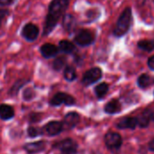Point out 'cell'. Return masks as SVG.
I'll use <instances>...</instances> for the list:
<instances>
[{"instance_id": "obj_1", "label": "cell", "mask_w": 154, "mask_h": 154, "mask_svg": "<svg viewBox=\"0 0 154 154\" xmlns=\"http://www.w3.org/2000/svg\"><path fill=\"white\" fill-rule=\"evenodd\" d=\"M69 4V0H52L49 6V12L43 27V35L50 34L58 23L60 16L65 13Z\"/></svg>"}, {"instance_id": "obj_2", "label": "cell", "mask_w": 154, "mask_h": 154, "mask_svg": "<svg viewBox=\"0 0 154 154\" xmlns=\"http://www.w3.org/2000/svg\"><path fill=\"white\" fill-rule=\"evenodd\" d=\"M132 23V10L130 7H127L120 15L116 27L114 29V34L117 37H121L124 34H125Z\"/></svg>"}, {"instance_id": "obj_3", "label": "cell", "mask_w": 154, "mask_h": 154, "mask_svg": "<svg viewBox=\"0 0 154 154\" xmlns=\"http://www.w3.org/2000/svg\"><path fill=\"white\" fill-rule=\"evenodd\" d=\"M78 143L71 138H65L55 143L52 145V150L58 151L59 154H76L78 152Z\"/></svg>"}, {"instance_id": "obj_4", "label": "cell", "mask_w": 154, "mask_h": 154, "mask_svg": "<svg viewBox=\"0 0 154 154\" xmlns=\"http://www.w3.org/2000/svg\"><path fill=\"white\" fill-rule=\"evenodd\" d=\"M49 104L51 106H54V107L60 106L61 105H65L67 106H71L76 104V100L69 94L63 93V92H58L51 98Z\"/></svg>"}, {"instance_id": "obj_5", "label": "cell", "mask_w": 154, "mask_h": 154, "mask_svg": "<svg viewBox=\"0 0 154 154\" xmlns=\"http://www.w3.org/2000/svg\"><path fill=\"white\" fill-rule=\"evenodd\" d=\"M102 78V70L99 68H92L88 69L82 78V84L86 87L90 86Z\"/></svg>"}, {"instance_id": "obj_6", "label": "cell", "mask_w": 154, "mask_h": 154, "mask_svg": "<svg viewBox=\"0 0 154 154\" xmlns=\"http://www.w3.org/2000/svg\"><path fill=\"white\" fill-rule=\"evenodd\" d=\"M47 142L44 140H40L33 143H27L23 144V150L27 154H36L42 152L46 150Z\"/></svg>"}, {"instance_id": "obj_7", "label": "cell", "mask_w": 154, "mask_h": 154, "mask_svg": "<svg viewBox=\"0 0 154 154\" xmlns=\"http://www.w3.org/2000/svg\"><path fill=\"white\" fill-rule=\"evenodd\" d=\"M123 143L122 137L119 134L109 132L105 136V143L110 150H117L121 147Z\"/></svg>"}, {"instance_id": "obj_8", "label": "cell", "mask_w": 154, "mask_h": 154, "mask_svg": "<svg viewBox=\"0 0 154 154\" xmlns=\"http://www.w3.org/2000/svg\"><path fill=\"white\" fill-rule=\"evenodd\" d=\"M95 40L94 34L88 30H80L75 36V42L79 46H88Z\"/></svg>"}, {"instance_id": "obj_9", "label": "cell", "mask_w": 154, "mask_h": 154, "mask_svg": "<svg viewBox=\"0 0 154 154\" xmlns=\"http://www.w3.org/2000/svg\"><path fill=\"white\" fill-rule=\"evenodd\" d=\"M42 129H43V133L45 134H47L48 136H51V137H54V136L59 135L64 130V127H63L62 122L51 121V122L47 123L42 127Z\"/></svg>"}, {"instance_id": "obj_10", "label": "cell", "mask_w": 154, "mask_h": 154, "mask_svg": "<svg viewBox=\"0 0 154 154\" xmlns=\"http://www.w3.org/2000/svg\"><path fill=\"white\" fill-rule=\"evenodd\" d=\"M80 122V116L77 112H69L65 115L62 125L64 129L66 130H71L74 129Z\"/></svg>"}, {"instance_id": "obj_11", "label": "cell", "mask_w": 154, "mask_h": 154, "mask_svg": "<svg viewBox=\"0 0 154 154\" xmlns=\"http://www.w3.org/2000/svg\"><path fill=\"white\" fill-rule=\"evenodd\" d=\"M38 34H39V28L33 23L25 24L22 30V36L29 42L35 41L38 37Z\"/></svg>"}, {"instance_id": "obj_12", "label": "cell", "mask_w": 154, "mask_h": 154, "mask_svg": "<svg viewBox=\"0 0 154 154\" xmlns=\"http://www.w3.org/2000/svg\"><path fill=\"white\" fill-rule=\"evenodd\" d=\"M40 51H41V53H42V57L45 58V59L53 58L59 52L58 47L55 46L54 44H51V43H45V44H43L41 47Z\"/></svg>"}, {"instance_id": "obj_13", "label": "cell", "mask_w": 154, "mask_h": 154, "mask_svg": "<svg viewBox=\"0 0 154 154\" xmlns=\"http://www.w3.org/2000/svg\"><path fill=\"white\" fill-rule=\"evenodd\" d=\"M15 116L14 109L12 106L7 104H0V119L3 121H8L14 118Z\"/></svg>"}, {"instance_id": "obj_14", "label": "cell", "mask_w": 154, "mask_h": 154, "mask_svg": "<svg viewBox=\"0 0 154 154\" xmlns=\"http://www.w3.org/2000/svg\"><path fill=\"white\" fill-rule=\"evenodd\" d=\"M119 129H134L137 125V119L134 117H124L117 123Z\"/></svg>"}, {"instance_id": "obj_15", "label": "cell", "mask_w": 154, "mask_h": 154, "mask_svg": "<svg viewBox=\"0 0 154 154\" xmlns=\"http://www.w3.org/2000/svg\"><path fill=\"white\" fill-rule=\"evenodd\" d=\"M62 24H63V27L65 28L66 31L71 32L74 31L76 25H77V22H76V19L75 17L70 14H67L63 16V20H62Z\"/></svg>"}, {"instance_id": "obj_16", "label": "cell", "mask_w": 154, "mask_h": 154, "mask_svg": "<svg viewBox=\"0 0 154 154\" xmlns=\"http://www.w3.org/2000/svg\"><path fill=\"white\" fill-rule=\"evenodd\" d=\"M154 113H152L151 111H145L142 116H139L137 119V125L140 127H147L150 124L151 119H152Z\"/></svg>"}, {"instance_id": "obj_17", "label": "cell", "mask_w": 154, "mask_h": 154, "mask_svg": "<svg viewBox=\"0 0 154 154\" xmlns=\"http://www.w3.org/2000/svg\"><path fill=\"white\" fill-rule=\"evenodd\" d=\"M120 110H121V104L116 99H113V100L109 101L105 106V112L107 114H110V115L116 114Z\"/></svg>"}, {"instance_id": "obj_18", "label": "cell", "mask_w": 154, "mask_h": 154, "mask_svg": "<svg viewBox=\"0 0 154 154\" xmlns=\"http://www.w3.org/2000/svg\"><path fill=\"white\" fill-rule=\"evenodd\" d=\"M28 79H18L17 81L14 82V84L12 86V88H10V90L8 91V95L10 97H15L18 95L19 91L21 90V88L25 86L28 83Z\"/></svg>"}, {"instance_id": "obj_19", "label": "cell", "mask_w": 154, "mask_h": 154, "mask_svg": "<svg viewBox=\"0 0 154 154\" xmlns=\"http://www.w3.org/2000/svg\"><path fill=\"white\" fill-rule=\"evenodd\" d=\"M59 48H60V50L62 52L68 53V54L72 53L76 50L75 45L71 42H69L68 40H62V41H60V43H59Z\"/></svg>"}, {"instance_id": "obj_20", "label": "cell", "mask_w": 154, "mask_h": 154, "mask_svg": "<svg viewBox=\"0 0 154 154\" xmlns=\"http://www.w3.org/2000/svg\"><path fill=\"white\" fill-rule=\"evenodd\" d=\"M43 134H44L43 129L41 128V127L30 125L27 128V135H28V137H30L32 139L36 138V137H39V136H42Z\"/></svg>"}, {"instance_id": "obj_21", "label": "cell", "mask_w": 154, "mask_h": 154, "mask_svg": "<svg viewBox=\"0 0 154 154\" xmlns=\"http://www.w3.org/2000/svg\"><path fill=\"white\" fill-rule=\"evenodd\" d=\"M108 89H109V87L106 83H100L99 85H97L96 88H95V93H96V96L97 97V98L101 99L103 98L106 93L108 92Z\"/></svg>"}, {"instance_id": "obj_22", "label": "cell", "mask_w": 154, "mask_h": 154, "mask_svg": "<svg viewBox=\"0 0 154 154\" xmlns=\"http://www.w3.org/2000/svg\"><path fill=\"white\" fill-rule=\"evenodd\" d=\"M63 76H64V79L67 80V81H74L77 78V73H76V70L73 67L71 66H68L65 68L64 69V73H63Z\"/></svg>"}, {"instance_id": "obj_23", "label": "cell", "mask_w": 154, "mask_h": 154, "mask_svg": "<svg viewBox=\"0 0 154 154\" xmlns=\"http://www.w3.org/2000/svg\"><path fill=\"white\" fill-rule=\"evenodd\" d=\"M66 62H67L66 57H64V56H60V57H58V58H56V59L54 60V61H53V63H52V68H53L54 70L60 71V70H61V69L65 67Z\"/></svg>"}, {"instance_id": "obj_24", "label": "cell", "mask_w": 154, "mask_h": 154, "mask_svg": "<svg viewBox=\"0 0 154 154\" xmlns=\"http://www.w3.org/2000/svg\"><path fill=\"white\" fill-rule=\"evenodd\" d=\"M138 47L145 51H152L154 49V42L151 40H142L138 42Z\"/></svg>"}, {"instance_id": "obj_25", "label": "cell", "mask_w": 154, "mask_h": 154, "mask_svg": "<svg viewBox=\"0 0 154 154\" xmlns=\"http://www.w3.org/2000/svg\"><path fill=\"white\" fill-rule=\"evenodd\" d=\"M152 84V78L148 74H143L138 79V85L142 88H146Z\"/></svg>"}, {"instance_id": "obj_26", "label": "cell", "mask_w": 154, "mask_h": 154, "mask_svg": "<svg viewBox=\"0 0 154 154\" xmlns=\"http://www.w3.org/2000/svg\"><path fill=\"white\" fill-rule=\"evenodd\" d=\"M35 96H36V93L32 88H25L23 92V98L24 101H31L35 97Z\"/></svg>"}, {"instance_id": "obj_27", "label": "cell", "mask_w": 154, "mask_h": 154, "mask_svg": "<svg viewBox=\"0 0 154 154\" xmlns=\"http://www.w3.org/2000/svg\"><path fill=\"white\" fill-rule=\"evenodd\" d=\"M42 113L32 112V113H30V115L28 116V122L31 125L36 124V123H39L42 120Z\"/></svg>"}, {"instance_id": "obj_28", "label": "cell", "mask_w": 154, "mask_h": 154, "mask_svg": "<svg viewBox=\"0 0 154 154\" xmlns=\"http://www.w3.org/2000/svg\"><path fill=\"white\" fill-rule=\"evenodd\" d=\"M8 14H9V11L8 10H6V9H0V27L2 26L4 21L8 16Z\"/></svg>"}, {"instance_id": "obj_29", "label": "cell", "mask_w": 154, "mask_h": 154, "mask_svg": "<svg viewBox=\"0 0 154 154\" xmlns=\"http://www.w3.org/2000/svg\"><path fill=\"white\" fill-rule=\"evenodd\" d=\"M148 66L150 67V69H152L154 70V55L152 56L149 59V60H148Z\"/></svg>"}, {"instance_id": "obj_30", "label": "cell", "mask_w": 154, "mask_h": 154, "mask_svg": "<svg viewBox=\"0 0 154 154\" xmlns=\"http://www.w3.org/2000/svg\"><path fill=\"white\" fill-rule=\"evenodd\" d=\"M14 0H0V5H9Z\"/></svg>"}, {"instance_id": "obj_31", "label": "cell", "mask_w": 154, "mask_h": 154, "mask_svg": "<svg viewBox=\"0 0 154 154\" xmlns=\"http://www.w3.org/2000/svg\"><path fill=\"white\" fill-rule=\"evenodd\" d=\"M149 148H150L151 151L154 152V139H152V140L151 141V143H149Z\"/></svg>"}, {"instance_id": "obj_32", "label": "cell", "mask_w": 154, "mask_h": 154, "mask_svg": "<svg viewBox=\"0 0 154 154\" xmlns=\"http://www.w3.org/2000/svg\"><path fill=\"white\" fill-rule=\"evenodd\" d=\"M152 119H153V120H154V114H153V117H152Z\"/></svg>"}]
</instances>
